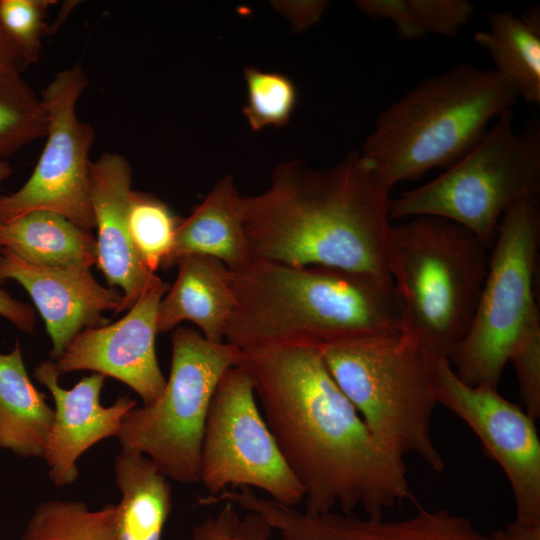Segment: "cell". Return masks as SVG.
Listing matches in <instances>:
<instances>
[{
  "instance_id": "1",
  "label": "cell",
  "mask_w": 540,
  "mask_h": 540,
  "mask_svg": "<svg viewBox=\"0 0 540 540\" xmlns=\"http://www.w3.org/2000/svg\"><path fill=\"white\" fill-rule=\"evenodd\" d=\"M275 441L303 488L304 510L383 517L414 500L404 458L385 450L331 375L321 346L240 350Z\"/></svg>"
},
{
  "instance_id": "2",
  "label": "cell",
  "mask_w": 540,
  "mask_h": 540,
  "mask_svg": "<svg viewBox=\"0 0 540 540\" xmlns=\"http://www.w3.org/2000/svg\"><path fill=\"white\" fill-rule=\"evenodd\" d=\"M389 194L359 151L321 169L300 159L280 163L265 191L244 196L251 259L390 278Z\"/></svg>"
},
{
  "instance_id": "3",
  "label": "cell",
  "mask_w": 540,
  "mask_h": 540,
  "mask_svg": "<svg viewBox=\"0 0 540 540\" xmlns=\"http://www.w3.org/2000/svg\"><path fill=\"white\" fill-rule=\"evenodd\" d=\"M231 280L234 308L225 341L240 350L324 346L401 331L400 307L388 277L251 260L231 271Z\"/></svg>"
},
{
  "instance_id": "4",
  "label": "cell",
  "mask_w": 540,
  "mask_h": 540,
  "mask_svg": "<svg viewBox=\"0 0 540 540\" xmlns=\"http://www.w3.org/2000/svg\"><path fill=\"white\" fill-rule=\"evenodd\" d=\"M514 88L493 69L460 63L428 77L386 107L359 151L388 193L434 168L446 170L513 109Z\"/></svg>"
},
{
  "instance_id": "5",
  "label": "cell",
  "mask_w": 540,
  "mask_h": 540,
  "mask_svg": "<svg viewBox=\"0 0 540 540\" xmlns=\"http://www.w3.org/2000/svg\"><path fill=\"white\" fill-rule=\"evenodd\" d=\"M488 264L489 248L450 220L417 216L391 225L386 265L400 332L448 358L472 323Z\"/></svg>"
},
{
  "instance_id": "6",
  "label": "cell",
  "mask_w": 540,
  "mask_h": 540,
  "mask_svg": "<svg viewBox=\"0 0 540 540\" xmlns=\"http://www.w3.org/2000/svg\"><path fill=\"white\" fill-rule=\"evenodd\" d=\"M325 363L371 435L388 452L419 456L433 471L444 459L431 433L437 404L426 355L402 332L321 346Z\"/></svg>"
},
{
  "instance_id": "7",
  "label": "cell",
  "mask_w": 540,
  "mask_h": 540,
  "mask_svg": "<svg viewBox=\"0 0 540 540\" xmlns=\"http://www.w3.org/2000/svg\"><path fill=\"white\" fill-rule=\"evenodd\" d=\"M539 193L540 122L533 118L517 131L510 109L442 174L391 199L390 219L444 218L490 249L504 213L518 200Z\"/></svg>"
},
{
  "instance_id": "8",
  "label": "cell",
  "mask_w": 540,
  "mask_h": 540,
  "mask_svg": "<svg viewBox=\"0 0 540 540\" xmlns=\"http://www.w3.org/2000/svg\"><path fill=\"white\" fill-rule=\"evenodd\" d=\"M539 196L515 202L502 216L472 323L448 360L470 385L497 387L515 349L540 333L534 276L540 241Z\"/></svg>"
},
{
  "instance_id": "9",
  "label": "cell",
  "mask_w": 540,
  "mask_h": 540,
  "mask_svg": "<svg viewBox=\"0 0 540 540\" xmlns=\"http://www.w3.org/2000/svg\"><path fill=\"white\" fill-rule=\"evenodd\" d=\"M240 352L226 341L212 342L192 328L177 327L165 388L156 401L136 405L124 416L117 435L121 449L147 456L169 480L198 483L209 407Z\"/></svg>"
},
{
  "instance_id": "10",
  "label": "cell",
  "mask_w": 540,
  "mask_h": 540,
  "mask_svg": "<svg viewBox=\"0 0 540 540\" xmlns=\"http://www.w3.org/2000/svg\"><path fill=\"white\" fill-rule=\"evenodd\" d=\"M199 483L205 497L248 488L287 506L304 501L303 488L265 421L252 381L238 366L225 372L213 395L201 446Z\"/></svg>"
},
{
  "instance_id": "11",
  "label": "cell",
  "mask_w": 540,
  "mask_h": 540,
  "mask_svg": "<svg viewBox=\"0 0 540 540\" xmlns=\"http://www.w3.org/2000/svg\"><path fill=\"white\" fill-rule=\"evenodd\" d=\"M87 84L84 69L75 64L58 72L41 92L47 114L46 144L24 185L0 196V224L47 210L84 230L94 228L89 160L94 130L79 119L76 110Z\"/></svg>"
},
{
  "instance_id": "12",
  "label": "cell",
  "mask_w": 540,
  "mask_h": 540,
  "mask_svg": "<svg viewBox=\"0 0 540 540\" xmlns=\"http://www.w3.org/2000/svg\"><path fill=\"white\" fill-rule=\"evenodd\" d=\"M425 355L437 404L470 427L487 455L505 473L516 504L515 520L540 523V440L536 419L499 394L497 387L464 382L448 358Z\"/></svg>"
},
{
  "instance_id": "13",
  "label": "cell",
  "mask_w": 540,
  "mask_h": 540,
  "mask_svg": "<svg viewBox=\"0 0 540 540\" xmlns=\"http://www.w3.org/2000/svg\"><path fill=\"white\" fill-rule=\"evenodd\" d=\"M169 287L159 278L124 317L112 324L82 330L54 361L59 374L92 371L126 384L143 404L156 401L166 384L156 355V317Z\"/></svg>"
},
{
  "instance_id": "14",
  "label": "cell",
  "mask_w": 540,
  "mask_h": 540,
  "mask_svg": "<svg viewBox=\"0 0 540 540\" xmlns=\"http://www.w3.org/2000/svg\"><path fill=\"white\" fill-rule=\"evenodd\" d=\"M59 376L51 359L34 368V377L50 391L55 404L43 459L50 481L62 488L78 479V460L83 453L106 438L117 437L124 416L136 401L120 396L103 406L100 395L106 377L99 373L83 377L70 389L59 385Z\"/></svg>"
},
{
  "instance_id": "15",
  "label": "cell",
  "mask_w": 540,
  "mask_h": 540,
  "mask_svg": "<svg viewBox=\"0 0 540 540\" xmlns=\"http://www.w3.org/2000/svg\"><path fill=\"white\" fill-rule=\"evenodd\" d=\"M14 280L30 295L45 321L51 360H57L82 330L104 326L103 313H119L123 295L102 286L90 269H59L1 250L0 282Z\"/></svg>"
},
{
  "instance_id": "16",
  "label": "cell",
  "mask_w": 540,
  "mask_h": 540,
  "mask_svg": "<svg viewBox=\"0 0 540 540\" xmlns=\"http://www.w3.org/2000/svg\"><path fill=\"white\" fill-rule=\"evenodd\" d=\"M259 512L276 540H487L469 518L442 508L418 506L407 518L385 520L340 511L312 514L266 500Z\"/></svg>"
},
{
  "instance_id": "17",
  "label": "cell",
  "mask_w": 540,
  "mask_h": 540,
  "mask_svg": "<svg viewBox=\"0 0 540 540\" xmlns=\"http://www.w3.org/2000/svg\"><path fill=\"white\" fill-rule=\"evenodd\" d=\"M132 193V169L123 155L106 152L91 163L96 264L110 286L122 289L120 312L128 310L159 279L144 266L130 237L128 207Z\"/></svg>"
},
{
  "instance_id": "18",
  "label": "cell",
  "mask_w": 540,
  "mask_h": 540,
  "mask_svg": "<svg viewBox=\"0 0 540 540\" xmlns=\"http://www.w3.org/2000/svg\"><path fill=\"white\" fill-rule=\"evenodd\" d=\"M176 266V280L158 306V334L188 320L200 328L206 339L225 341L234 308L231 271L222 261L199 254L182 257Z\"/></svg>"
},
{
  "instance_id": "19",
  "label": "cell",
  "mask_w": 540,
  "mask_h": 540,
  "mask_svg": "<svg viewBox=\"0 0 540 540\" xmlns=\"http://www.w3.org/2000/svg\"><path fill=\"white\" fill-rule=\"evenodd\" d=\"M245 200L231 175L215 183L191 214L180 220L172 249L161 268L168 270L191 254L222 261L230 271L251 262L244 228Z\"/></svg>"
},
{
  "instance_id": "20",
  "label": "cell",
  "mask_w": 540,
  "mask_h": 540,
  "mask_svg": "<svg viewBox=\"0 0 540 540\" xmlns=\"http://www.w3.org/2000/svg\"><path fill=\"white\" fill-rule=\"evenodd\" d=\"M54 409L33 385L17 341L0 353V448L22 458H43Z\"/></svg>"
},
{
  "instance_id": "21",
  "label": "cell",
  "mask_w": 540,
  "mask_h": 540,
  "mask_svg": "<svg viewBox=\"0 0 540 540\" xmlns=\"http://www.w3.org/2000/svg\"><path fill=\"white\" fill-rule=\"evenodd\" d=\"M1 250L39 265L59 269H90L96 264V241L58 213L35 210L0 224Z\"/></svg>"
},
{
  "instance_id": "22",
  "label": "cell",
  "mask_w": 540,
  "mask_h": 540,
  "mask_svg": "<svg viewBox=\"0 0 540 540\" xmlns=\"http://www.w3.org/2000/svg\"><path fill=\"white\" fill-rule=\"evenodd\" d=\"M114 477L118 540H161L173 505L169 479L147 456L126 449L115 456Z\"/></svg>"
},
{
  "instance_id": "23",
  "label": "cell",
  "mask_w": 540,
  "mask_h": 540,
  "mask_svg": "<svg viewBox=\"0 0 540 540\" xmlns=\"http://www.w3.org/2000/svg\"><path fill=\"white\" fill-rule=\"evenodd\" d=\"M488 30L474 34L496 71L529 104L540 103V11L520 15L503 10L487 14Z\"/></svg>"
},
{
  "instance_id": "24",
  "label": "cell",
  "mask_w": 540,
  "mask_h": 540,
  "mask_svg": "<svg viewBox=\"0 0 540 540\" xmlns=\"http://www.w3.org/2000/svg\"><path fill=\"white\" fill-rule=\"evenodd\" d=\"M20 540H118L116 504L91 510L84 501H43L31 514Z\"/></svg>"
},
{
  "instance_id": "25",
  "label": "cell",
  "mask_w": 540,
  "mask_h": 540,
  "mask_svg": "<svg viewBox=\"0 0 540 540\" xmlns=\"http://www.w3.org/2000/svg\"><path fill=\"white\" fill-rule=\"evenodd\" d=\"M41 96L15 70L0 68V158L46 135Z\"/></svg>"
},
{
  "instance_id": "26",
  "label": "cell",
  "mask_w": 540,
  "mask_h": 540,
  "mask_svg": "<svg viewBox=\"0 0 540 540\" xmlns=\"http://www.w3.org/2000/svg\"><path fill=\"white\" fill-rule=\"evenodd\" d=\"M180 220L161 200L133 191L128 207V228L144 266L154 273L170 253Z\"/></svg>"
},
{
  "instance_id": "27",
  "label": "cell",
  "mask_w": 540,
  "mask_h": 540,
  "mask_svg": "<svg viewBox=\"0 0 540 540\" xmlns=\"http://www.w3.org/2000/svg\"><path fill=\"white\" fill-rule=\"evenodd\" d=\"M244 79L247 104L244 116L253 131L268 126L286 125L297 103V89L293 81L279 72L246 67Z\"/></svg>"
},
{
  "instance_id": "28",
  "label": "cell",
  "mask_w": 540,
  "mask_h": 540,
  "mask_svg": "<svg viewBox=\"0 0 540 540\" xmlns=\"http://www.w3.org/2000/svg\"><path fill=\"white\" fill-rule=\"evenodd\" d=\"M54 0H0V25L28 65L38 61Z\"/></svg>"
},
{
  "instance_id": "29",
  "label": "cell",
  "mask_w": 540,
  "mask_h": 540,
  "mask_svg": "<svg viewBox=\"0 0 540 540\" xmlns=\"http://www.w3.org/2000/svg\"><path fill=\"white\" fill-rule=\"evenodd\" d=\"M205 517L191 531L188 540H272L274 530L259 514L245 511L230 502Z\"/></svg>"
},
{
  "instance_id": "30",
  "label": "cell",
  "mask_w": 540,
  "mask_h": 540,
  "mask_svg": "<svg viewBox=\"0 0 540 540\" xmlns=\"http://www.w3.org/2000/svg\"><path fill=\"white\" fill-rule=\"evenodd\" d=\"M425 34L456 36L469 22L475 6L468 0H408Z\"/></svg>"
},
{
  "instance_id": "31",
  "label": "cell",
  "mask_w": 540,
  "mask_h": 540,
  "mask_svg": "<svg viewBox=\"0 0 540 540\" xmlns=\"http://www.w3.org/2000/svg\"><path fill=\"white\" fill-rule=\"evenodd\" d=\"M509 362L514 366L525 411L534 419L540 416V333L523 341Z\"/></svg>"
},
{
  "instance_id": "32",
  "label": "cell",
  "mask_w": 540,
  "mask_h": 540,
  "mask_svg": "<svg viewBox=\"0 0 540 540\" xmlns=\"http://www.w3.org/2000/svg\"><path fill=\"white\" fill-rule=\"evenodd\" d=\"M356 5L371 18L392 22L403 40H415L426 35L416 21L408 0H359Z\"/></svg>"
},
{
  "instance_id": "33",
  "label": "cell",
  "mask_w": 540,
  "mask_h": 540,
  "mask_svg": "<svg viewBox=\"0 0 540 540\" xmlns=\"http://www.w3.org/2000/svg\"><path fill=\"white\" fill-rule=\"evenodd\" d=\"M0 316L7 319L18 329L31 333L35 326V312L33 308L14 298L0 287Z\"/></svg>"
},
{
  "instance_id": "34",
  "label": "cell",
  "mask_w": 540,
  "mask_h": 540,
  "mask_svg": "<svg viewBox=\"0 0 540 540\" xmlns=\"http://www.w3.org/2000/svg\"><path fill=\"white\" fill-rule=\"evenodd\" d=\"M487 540H540V523L514 520L505 528L494 531Z\"/></svg>"
},
{
  "instance_id": "35",
  "label": "cell",
  "mask_w": 540,
  "mask_h": 540,
  "mask_svg": "<svg viewBox=\"0 0 540 540\" xmlns=\"http://www.w3.org/2000/svg\"><path fill=\"white\" fill-rule=\"evenodd\" d=\"M28 66L0 25V68H7L22 73Z\"/></svg>"
},
{
  "instance_id": "36",
  "label": "cell",
  "mask_w": 540,
  "mask_h": 540,
  "mask_svg": "<svg viewBox=\"0 0 540 540\" xmlns=\"http://www.w3.org/2000/svg\"><path fill=\"white\" fill-rule=\"evenodd\" d=\"M12 174V167L11 165L5 161L4 159L0 158V185L8 179ZM1 252V247H0Z\"/></svg>"
}]
</instances>
